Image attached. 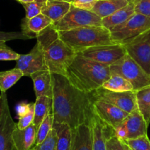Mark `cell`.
I'll use <instances>...</instances> for the list:
<instances>
[{"mask_svg":"<svg viewBox=\"0 0 150 150\" xmlns=\"http://www.w3.org/2000/svg\"><path fill=\"white\" fill-rule=\"evenodd\" d=\"M122 124L127 132V139H133L147 135L148 124L139 109H136L129 113L127 118L122 121Z\"/></svg>","mask_w":150,"mask_h":150,"instance_id":"9a60e30c","label":"cell"},{"mask_svg":"<svg viewBox=\"0 0 150 150\" xmlns=\"http://www.w3.org/2000/svg\"><path fill=\"white\" fill-rule=\"evenodd\" d=\"M59 38L76 53L96 46L116 44L109 29L103 26H89L58 32Z\"/></svg>","mask_w":150,"mask_h":150,"instance_id":"277c9868","label":"cell"},{"mask_svg":"<svg viewBox=\"0 0 150 150\" xmlns=\"http://www.w3.org/2000/svg\"><path fill=\"white\" fill-rule=\"evenodd\" d=\"M18 2H20L21 4L22 3H28V2H32V1H37V0H17Z\"/></svg>","mask_w":150,"mask_h":150,"instance_id":"ab89813d","label":"cell"},{"mask_svg":"<svg viewBox=\"0 0 150 150\" xmlns=\"http://www.w3.org/2000/svg\"><path fill=\"white\" fill-rule=\"evenodd\" d=\"M78 54L97 63L111 66L124 57L127 52L123 44H112L90 47L79 51Z\"/></svg>","mask_w":150,"mask_h":150,"instance_id":"9c48e42d","label":"cell"},{"mask_svg":"<svg viewBox=\"0 0 150 150\" xmlns=\"http://www.w3.org/2000/svg\"><path fill=\"white\" fill-rule=\"evenodd\" d=\"M16 68L20 69L26 76H30L35 72L47 70L42 49L38 43L29 53L20 54L16 60Z\"/></svg>","mask_w":150,"mask_h":150,"instance_id":"4fadbf2b","label":"cell"},{"mask_svg":"<svg viewBox=\"0 0 150 150\" xmlns=\"http://www.w3.org/2000/svg\"><path fill=\"white\" fill-rule=\"evenodd\" d=\"M46 0H37L28 3H22V6L26 11V19H31L42 13V10L45 4Z\"/></svg>","mask_w":150,"mask_h":150,"instance_id":"f546056e","label":"cell"},{"mask_svg":"<svg viewBox=\"0 0 150 150\" xmlns=\"http://www.w3.org/2000/svg\"><path fill=\"white\" fill-rule=\"evenodd\" d=\"M34 150H57V132L53 127L45 140L39 145L35 146Z\"/></svg>","mask_w":150,"mask_h":150,"instance_id":"4dcf8cb0","label":"cell"},{"mask_svg":"<svg viewBox=\"0 0 150 150\" xmlns=\"http://www.w3.org/2000/svg\"><path fill=\"white\" fill-rule=\"evenodd\" d=\"M52 112L54 123L67 124L72 129L83 124H92L93 98L76 88L64 75L52 74Z\"/></svg>","mask_w":150,"mask_h":150,"instance_id":"6da1fadb","label":"cell"},{"mask_svg":"<svg viewBox=\"0 0 150 150\" xmlns=\"http://www.w3.org/2000/svg\"><path fill=\"white\" fill-rule=\"evenodd\" d=\"M52 24L53 21L51 19L45 15L40 13L31 19H26L25 17L22 19L21 27V32L25 35L32 38H36L38 34L40 33Z\"/></svg>","mask_w":150,"mask_h":150,"instance_id":"2e32d148","label":"cell"},{"mask_svg":"<svg viewBox=\"0 0 150 150\" xmlns=\"http://www.w3.org/2000/svg\"><path fill=\"white\" fill-rule=\"evenodd\" d=\"M16 127L10 113L6 93L0 94V150H18L13 140V132Z\"/></svg>","mask_w":150,"mask_h":150,"instance_id":"30bf717a","label":"cell"},{"mask_svg":"<svg viewBox=\"0 0 150 150\" xmlns=\"http://www.w3.org/2000/svg\"><path fill=\"white\" fill-rule=\"evenodd\" d=\"M53 125H54V117H53L52 112L51 110L49 114L45 118V119L42 121L41 124L37 129V137L35 146L39 145L46 138L51 129H53Z\"/></svg>","mask_w":150,"mask_h":150,"instance_id":"83f0119b","label":"cell"},{"mask_svg":"<svg viewBox=\"0 0 150 150\" xmlns=\"http://www.w3.org/2000/svg\"><path fill=\"white\" fill-rule=\"evenodd\" d=\"M32 38L22 32H1L0 31V41H13V40H29Z\"/></svg>","mask_w":150,"mask_h":150,"instance_id":"e575fe53","label":"cell"},{"mask_svg":"<svg viewBox=\"0 0 150 150\" xmlns=\"http://www.w3.org/2000/svg\"><path fill=\"white\" fill-rule=\"evenodd\" d=\"M129 3L128 0H98L91 11L103 19L125 7Z\"/></svg>","mask_w":150,"mask_h":150,"instance_id":"ffe728a7","label":"cell"},{"mask_svg":"<svg viewBox=\"0 0 150 150\" xmlns=\"http://www.w3.org/2000/svg\"><path fill=\"white\" fill-rule=\"evenodd\" d=\"M36 39L42 49L47 70L66 76L69 66L77 54L76 51L59 38L52 25L38 34Z\"/></svg>","mask_w":150,"mask_h":150,"instance_id":"7a4b0ae2","label":"cell"},{"mask_svg":"<svg viewBox=\"0 0 150 150\" xmlns=\"http://www.w3.org/2000/svg\"><path fill=\"white\" fill-rule=\"evenodd\" d=\"M135 12L150 18V0H141L136 3L135 4Z\"/></svg>","mask_w":150,"mask_h":150,"instance_id":"d590c367","label":"cell"},{"mask_svg":"<svg viewBox=\"0 0 150 150\" xmlns=\"http://www.w3.org/2000/svg\"><path fill=\"white\" fill-rule=\"evenodd\" d=\"M32 103H27V102H21L20 104H18L16 107V111H17V114L18 117H21V116H23V115L26 114L28 111L30 109L31 106H32Z\"/></svg>","mask_w":150,"mask_h":150,"instance_id":"f35d334b","label":"cell"},{"mask_svg":"<svg viewBox=\"0 0 150 150\" xmlns=\"http://www.w3.org/2000/svg\"><path fill=\"white\" fill-rule=\"evenodd\" d=\"M150 29V18L134 13L126 21L110 29L111 38L116 44H122L139 36Z\"/></svg>","mask_w":150,"mask_h":150,"instance_id":"52a82bcc","label":"cell"},{"mask_svg":"<svg viewBox=\"0 0 150 150\" xmlns=\"http://www.w3.org/2000/svg\"><path fill=\"white\" fill-rule=\"evenodd\" d=\"M52 107V98L48 96H40L36 98L35 102V113L33 124L38 129L40 125L49 114Z\"/></svg>","mask_w":150,"mask_h":150,"instance_id":"603a6c76","label":"cell"},{"mask_svg":"<svg viewBox=\"0 0 150 150\" xmlns=\"http://www.w3.org/2000/svg\"><path fill=\"white\" fill-rule=\"evenodd\" d=\"M73 129L70 150H93L92 124H83Z\"/></svg>","mask_w":150,"mask_h":150,"instance_id":"5bb4252c","label":"cell"},{"mask_svg":"<svg viewBox=\"0 0 150 150\" xmlns=\"http://www.w3.org/2000/svg\"><path fill=\"white\" fill-rule=\"evenodd\" d=\"M20 54L7 46L6 42L0 41V60H17Z\"/></svg>","mask_w":150,"mask_h":150,"instance_id":"d6a6232c","label":"cell"},{"mask_svg":"<svg viewBox=\"0 0 150 150\" xmlns=\"http://www.w3.org/2000/svg\"><path fill=\"white\" fill-rule=\"evenodd\" d=\"M113 131H114V135H117L120 139L122 140V141L127 139V130H126L125 126L124 124H122V122L120 124H119L117 127L114 128V129H113Z\"/></svg>","mask_w":150,"mask_h":150,"instance_id":"74e56055","label":"cell"},{"mask_svg":"<svg viewBox=\"0 0 150 150\" xmlns=\"http://www.w3.org/2000/svg\"><path fill=\"white\" fill-rule=\"evenodd\" d=\"M91 94L93 99L104 100L128 113L138 109L136 91L115 92L101 87Z\"/></svg>","mask_w":150,"mask_h":150,"instance_id":"8fae6325","label":"cell"},{"mask_svg":"<svg viewBox=\"0 0 150 150\" xmlns=\"http://www.w3.org/2000/svg\"><path fill=\"white\" fill-rule=\"evenodd\" d=\"M31 150H34V149H31Z\"/></svg>","mask_w":150,"mask_h":150,"instance_id":"ee69618b","label":"cell"},{"mask_svg":"<svg viewBox=\"0 0 150 150\" xmlns=\"http://www.w3.org/2000/svg\"><path fill=\"white\" fill-rule=\"evenodd\" d=\"M107 150H127V146L114 133L106 135Z\"/></svg>","mask_w":150,"mask_h":150,"instance_id":"1f68e13d","label":"cell"},{"mask_svg":"<svg viewBox=\"0 0 150 150\" xmlns=\"http://www.w3.org/2000/svg\"><path fill=\"white\" fill-rule=\"evenodd\" d=\"M63 1H69V2H71V3H73V0H63Z\"/></svg>","mask_w":150,"mask_h":150,"instance_id":"b9f144b4","label":"cell"},{"mask_svg":"<svg viewBox=\"0 0 150 150\" xmlns=\"http://www.w3.org/2000/svg\"><path fill=\"white\" fill-rule=\"evenodd\" d=\"M138 109L149 125L150 123V85L136 91Z\"/></svg>","mask_w":150,"mask_h":150,"instance_id":"484cf974","label":"cell"},{"mask_svg":"<svg viewBox=\"0 0 150 150\" xmlns=\"http://www.w3.org/2000/svg\"><path fill=\"white\" fill-rule=\"evenodd\" d=\"M92 127L93 132V150H107L105 125L96 116H94L92 121Z\"/></svg>","mask_w":150,"mask_h":150,"instance_id":"cb8c5ba5","label":"cell"},{"mask_svg":"<svg viewBox=\"0 0 150 150\" xmlns=\"http://www.w3.org/2000/svg\"><path fill=\"white\" fill-rule=\"evenodd\" d=\"M135 12V4L133 3H129L127 6L123 8L117 10L111 16L102 19V25L108 29H111L130 19Z\"/></svg>","mask_w":150,"mask_h":150,"instance_id":"44dd1931","label":"cell"},{"mask_svg":"<svg viewBox=\"0 0 150 150\" xmlns=\"http://www.w3.org/2000/svg\"><path fill=\"white\" fill-rule=\"evenodd\" d=\"M110 71L111 75H120L131 82L134 91L150 85V75L127 54L111 65Z\"/></svg>","mask_w":150,"mask_h":150,"instance_id":"5b68a950","label":"cell"},{"mask_svg":"<svg viewBox=\"0 0 150 150\" xmlns=\"http://www.w3.org/2000/svg\"><path fill=\"white\" fill-rule=\"evenodd\" d=\"M53 127L57 132V150H70L73 129L67 124L54 123Z\"/></svg>","mask_w":150,"mask_h":150,"instance_id":"7402d4cb","label":"cell"},{"mask_svg":"<svg viewBox=\"0 0 150 150\" xmlns=\"http://www.w3.org/2000/svg\"><path fill=\"white\" fill-rule=\"evenodd\" d=\"M33 81L36 98L40 96H53L52 73L48 70L35 72L30 76Z\"/></svg>","mask_w":150,"mask_h":150,"instance_id":"ac0fdd59","label":"cell"},{"mask_svg":"<svg viewBox=\"0 0 150 150\" xmlns=\"http://www.w3.org/2000/svg\"><path fill=\"white\" fill-rule=\"evenodd\" d=\"M76 88L92 94L103 86L111 76L110 66L76 54L66 72V76Z\"/></svg>","mask_w":150,"mask_h":150,"instance_id":"3957f363","label":"cell"},{"mask_svg":"<svg viewBox=\"0 0 150 150\" xmlns=\"http://www.w3.org/2000/svg\"><path fill=\"white\" fill-rule=\"evenodd\" d=\"M98 1V0H73L72 4L78 8L91 10Z\"/></svg>","mask_w":150,"mask_h":150,"instance_id":"8d00e7d4","label":"cell"},{"mask_svg":"<svg viewBox=\"0 0 150 150\" xmlns=\"http://www.w3.org/2000/svg\"><path fill=\"white\" fill-rule=\"evenodd\" d=\"M37 127L32 124L24 129L16 126L13 132V140L18 150H31L34 148L37 137Z\"/></svg>","mask_w":150,"mask_h":150,"instance_id":"e0dca14e","label":"cell"},{"mask_svg":"<svg viewBox=\"0 0 150 150\" xmlns=\"http://www.w3.org/2000/svg\"><path fill=\"white\" fill-rule=\"evenodd\" d=\"M126 146H127V145H126ZM127 150H131V149H129L128 147H127Z\"/></svg>","mask_w":150,"mask_h":150,"instance_id":"7bdbcfd3","label":"cell"},{"mask_svg":"<svg viewBox=\"0 0 150 150\" xmlns=\"http://www.w3.org/2000/svg\"><path fill=\"white\" fill-rule=\"evenodd\" d=\"M102 87L108 91L115 92L134 91L131 82L118 74H111L109 79L104 82Z\"/></svg>","mask_w":150,"mask_h":150,"instance_id":"d4e9b609","label":"cell"},{"mask_svg":"<svg viewBox=\"0 0 150 150\" xmlns=\"http://www.w3.org/2000/svg\"><path fill=\"white\" fill-rule=\"evenodd\" d=\"M23 72L15 67L4 71H0V91L1 93H6V91L13 87L22 76Z\"/></svg>","mask_w":150,"mask_h":150,"instance_id":"4316f807","label":"cell"},{"mask_svg":"<svg viewBox=\"0 0 150 150\" xmlns=\"http://www.w3.org/2000/svg\"><path fill=\"white\" fill-rule=\"evenodd\" d=\"M122 44L127 54L150 75V29Z\"/></svg>","mask_w":150,"mask_h":150,"instance_id":"ba28073f","label":"cell"},{"mask_svg":"<svg viewBox=\"0 0 150 150\" xmlns=\"http://www.w3.org/2000/svg\"><path fill=\"white\" fill-rule=\"evenodd\" d=\"M89 26H103L102 19L91 10L78 8L73 5L61 20L52 24L57 32Z\"/></svg>","mask_w":150,"mask_h":150,"instance_id":"8992f818","label":"cell"},{"mask_svg":"<svg viewBox=\"0 0 150 150\" xmlns=\"http://www.w3.org/2000/svg\"><path fill=\"white\" fill-rule=\"evenodd\" d=\"M128 1L130 3H133V4H136V3H138L139 1H140L141 0H128Z\"/></svg>","mask_w":150,"mask_h":150,"instance_id":"60d3db41","label":"cell"},{"mask_svg":"<svg viewBox=\"0 0 150 150\" xmlns=\"http://www.w3.org/2000/svg\"><path fill=\"white\" fill-rule=\"evenodd\" d=\"M72 5L71 2L63 0H46L42 13L51 19L54 24L61 20L68 13Z\"/></svg>","mask_w":150,"mask_h":150,"instance_id":"d6986e66","label":"cell"},{"mask_svg":"<svg viewBox=\"0 0 150 150\" xmlns=\"http://www.w3.org/2000/svg\"><path fill=\"white\" fill-rule=\"evenodd\" d=\"M123 142L131 150H150V140L147 135L133 139H125Z\"/></svg>","mask_w":150,"mask_h":150,"instance_id":"f1b7e54d","label":"cell"},{"mask_svg":"<svg viewBox=\"0 0 150 150\" xmlns=\"http://www.w3.org/2000/svg\"><path fill=\"white\" fill-rule=\"evenodd\" d=\"M34 113H35V103H32L29 111L23 116L18 117V122L16 126L18 129H24L33 124Z\"/></svg>","mask_w":150,"mask_h":150,"instance_id":"836d02e7","label":"cell"},{"mask_svg":"<svg viewBox=\"0 0 150 150\" xmlns=\"http://www.w3.org/2000/svg\"><path fill=\"white\" fill-rule=\"evenodd\" d=\"M93 112L104 124L114 129L127 118L129 113L102 99H93Z\"/></svg>","mask_w":150,"mask_h":150,"instance_id":"7c38bea8","label":"cell"}]
</instances>
